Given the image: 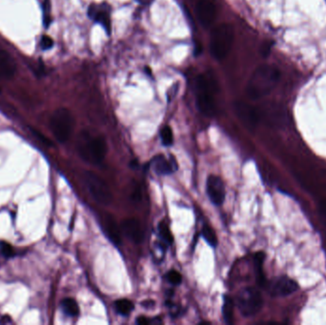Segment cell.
Returning <instances> with one entry per match:
<instances>
[{"label":"cell","mask_w":326,"mask_h":325,"mask_svg":"<svg viewBox=\"0 0 326 325\" xmlns=\"http://www.w3.org/2000/svg\"><path fill=\"white\" fill-rule=\"evenodd\" d=\"M89 17L93 18L95 22L102 25L105 31L111 34V19L109 13L106 10L98 8L96 5H93L88 10Z\"/></svg>","instance_id":"obj_15"},{"label":"cell","mask_w":326,"mask_h":325,"mask_svg":"<svg viewBox=\"0 0 326 325\" xmlns=\"http://www.w3.org/2000/svg\"><path fill=\"white\" fill-rule=\"evenodd\" d=\"M12 323V319L10 316H3L0 319V324L1 325H5V324H11Z\"/></svg>","instance_id":"obj_29"},{"label":"cell","mask_w":326,"mask_h":325,"mask_svg":"<svg viewBox=\"0 0 326 325\" xmlns=\"http://www.w3.org/2000/svg\"><path fill=\"white\" fill-rule=\"evenodd\" d=\"M31 131H32V132H33V134L36 136V138L38 139V140H40L42 143H44V144L46 145H52V143H51V141L49 140L48 138L47 137H45L44 135H42L40 132H38V131H36V130H35V129H33V128H31Z\"/></svg>","instance_id":"obj_27"},{"label":"cell","mask_w":326,"mask_h":325,"mask_svg":"<svg viewBox=\"0 0 326 325\" xmlns=\"http://www.w3.org/2000/svg\"><path fill=\"white\" fill-rule=\"evenodd\" d=\"M201 234H202L203 239L208 242L209 245H211V246H213V247L217 246V235H216L215 231L211 228L210 226L205 225V226L202 228V233H201Z\"/></svg>","instance_id":"obj_22"},{"label":"cell","mask_w":326,"mask_h":325,"mask_svg":"<svg viewBox=\"0 0 326 325\" xmlns=\"http://www.w3.org/2000/svg\"><path fill=\"white\" fill-rule=\"evenodd\" d=\"M77 151L86 162L99 165L107 154V144L103 137L89 136L84 134L78 140Z\"/></svg>","instance_id":"obj_2"},{"label":"cell","mask_w":326,"mask_h":325,"mask_svg":"<svg viewBox=\"0 0 326 325\" xmlns=\"http://www.w3.org/2000/svg\"><path fill=\"white\" fill-rule=\"evenodd\" d=\"M158 236L162 243L170 245L173 243V237L168 226L165 223H160L158 226Z\"/></svg>","instance_id":"obj_21"},{"label":"cell","mask_w":326,"mask_h":325,"mask_svg":"<svg viewBox=\"0 0 326 325\" xmlns=\"http://www.w3.org/2000/svg\"><path fill=\"white\" fill-rule=\"evenodd\" d=\"M51 130L57 140L65 143L71 136L73 128V118L66 108L57 109L51 117Z\"/></svg>","instance_id":"obj_5"},{"label":"cell","mask_w":326,"mask_h":325,"mask_svg":"<svg viewBox=\"0 0 326 325\" xmlns=\"http://www.w3.org/2000/svg\"><path fill=\"white\" fill-rule=\"evenodd\" d=\"M40 46L43 50H49L54 46V40L52 37L48 36H43L41 37Z\"/></svg>","instance_id":"obj_26"},{"label":"cell","mask_w":326,"mask_h":325,"mask_svg":"<svg viewBox=\"0 0 326 325\" xmlns=\"http://www.w3.org/2000/svg\"><path fill=\"white\" fill-rule=\"evenodd\" d=\"M105 229H106V233L108 234L111 241L118 245L121 244V234H120V231L118 229L116 222L114 221V219L112 217H106Z\"/></svg>","instance_id":"obj_16"},{"label":"cell","mask_w":326,"mask_h":325,"mask_svg":"<svg viewBox=\"0 0 326 325\" xmlns=\"http://www.w3.org/2000/svg\"><path fill=\"white\" fill-rule=\"evenodd\" d=\"M149 323H150V321L147 318H145V317H138L137 320H136V324L139 325H148Z\"/></svg>","instance_id":"obj_28"},{"label":"cell","mask_w":326,"mask_h":325,"mask_svg":"<svg viewBox=\"0 0 326 325\" xmlns=\"http://www.w3.org/2000/svg\"><path fill=\"white\" fill-rule=\"evenodd\" d=\"M166 278H167V280L169 281L170 283L173 284V285H179V284H181V281H182V277H181L180 272H178L176 270L169 271L168 274L166 275Z\"/></svg>","instance_id":"obj_25"},{"label":"cell","mask_w":326,"mask_h":325,"mask_svg":"<svg viewBox=\"0 0 326 325\" xmlns=\"http://www.w3.org/2000/svg\"><path fill=\"white\" fill-rule=\"evenodd\" d=\"M0 253L7 259L12 258L15 255L12 246L9 243L5 242V241L0 242Z\"/></svg>","instance_id":"obj_24"},{"label":"cell","mask_w":326,"mask_h":325,"mask_svg":"<svg viewBox=\"0 0 326 325\" xmlns=\"http://www.w3.org/2000/svg\"><path fill=\"white\" fill-rule=\"evenodd\" d=\"M206 190L208 196L213 204H222L225 199V187L224 183L217 176H210L207 179Z\"/></svg>","instance_id":"obj_10"},{"label":"cell","mask_w":326,"mask_h":325,"mask_svg":"<svg viewBox=\"0 0 326 325\" xmlns=\"http://www.w3.org/2000/svg\"><path fill=\"white\" fill-rule=\"evenodd\" d=\"M234 110L239 120L246 126V128L253 130L257 127L260 121V116L253 106L242 101H237L234 103Z\"/></svg>","instance_id":"obj_8"},{"label":"cell","mask_w":326,"mask_h":325,"mask_svg":"<svg viewBox=\"0 0 326 325\" xmlns=\"http://www.w3.org/2000/svg\"><path fill=\"white\" fill-rule=\"evenodd\" d=\"M115 307H116V310L118 313L123 317H126L132 312V310L133 309V304L132 301H129L127 299H121L115 302Z\"/></svg>","instance_id":"obj_18"},{"label":"cell","mask_w":326,"mask_h":325,"mask_svg":"<svg viewBox=\"0 0 326 325\" xmlns=\"http://www.w3.org/2000/svg\"><path fill=\"white\" fill-rule=\"evenodd\" d=\"M222 313H223V319L226 324H232L233 322V313H234V304L232 299L226 296L224 298V303H223V308H222Z\"/></svg>","instance_id":"obj_20"},{"label":"cell","mask_w":326,"mask_h":325,"mask_svg":"<svg viewBox=\"0 0 326 325\" xmlns=\"http://www.w3.org/2000/svg\"><path fill=\"white\" fill-rule=\"evenodd\" d=\"M279 77L280 72L276 66L269 64L259 66L247 82V97L250 99L258 100L268 96L276 88Z\"/></svg>","instance_id":"obj_1"},{"label":"cell","mask_w":326,"mask_h":325,"mask_svg":"<svg viewBox=\"0 0 326 325\" xmlns=\"http://www.w3.org/2000/svg\"><path fill=\"white\" fill-rule=\"evenodd\" d=\"M16 71V65L12 57L5 51L0 50V77L10 78Z\"/></svg>","instance_id":"obj_14"},{"label":"cell","mask_w":326,"mask_h":325,"mask_svg":"<svg viewBox=\"0 0 326 325\" xmlns=\"http://www.w3.org/2000/svg\"><path fill=\"white\" fill-rule=\"evenodd\" d=\"M121 230L125 237L133 242L140 243L143 240V232L138 220L134 218H127L122 221Z\"/></svg>","instance_id":"obj_12"},{"label":"cell","mask_w":326,"mask_h":325,"mask_svg":"<svg viewBox=\"0 0 326 325\" xmlns=\"http://www.w3.org/2000/svg\"><path fill=\"white\" fill-rule=\"evenodd\" d=\"M152 166L158 175H169L178 170V164L174 157H170V159H167L164 156L155 157Z\"/></svg>","instance_id":"obj_13"},{"label":"cell","mask_w":326,"mask_h":325,"mask_svg":"<svg viewBox=\"0 0 326 325\" xmlns=\"http://www.w3.org/2000/svg\"><path fill=\"white\" fill-rule=\"evenodd\" d=\"M61 308L63 312L69 317H76L79 314L78 304L72 298H66L61 301Z\"/></svg>","instance_id":"obj_17"},{"label":"cell","mask_w":326,"mask_h":325,"mask_svg":"<svg viewBox=\"0 0 326 325\" xmlns=\"http://www.w3.org/2000/svg\"><path fill=\"white\" fill-rule=\"evenodd\" d=\"M262 261H263V255L261 253L257 254L255 256V271H256L257 280L261 285H263L265 281L262 273Z\"/></svg>","instance_id":"obj_19"},{"label":"cell","mask_w":326,"mask_h":325,"mask_svg":"<svg viewBox=\"0 0 326 325\" xmlns=\"http://www.w3.org/2000/svg\"><path fill=\"white\" fill-rule=\"evenodd\" d=\"M84 183L93 199L102 206H108L113 201V194L108 184L93 172H85Z\"/></svg>","instance_id":"obj_6"},{"label":"cell","mask_w":326,"mask_h":325,"mask_svg":"<svg viewBox=\"0 0 326 325\" xmlns=\"http://www.w3.org/2000/svg\"><path fill=\"white\" fill-rule=\"evenodd\" d=\"M237 304L243 317L251 318L261 311L263 305V300L261 292L257 288L246 287L239 293Z\"/></svg>","instance_id":"obj_7"},{"label":"cell","mask_w":326,"mask_h":325,"mask_svg":"<svg viewBox=\"0 0 326 325\" xmlns=\"http://www.w3.org/2000/svg\"><path fill=\"white\" fill-rule=\"evenodd\" d=\"M321 215H322V217H324V219L326 220V201L322 202V204H321Z\"/></svg>","instance_id":"obj_30"},{"label":"cell","mask_w":326,"mask_h":325,"mask_svg":"<svg viewBox=\"0 0 326 325\" xmlns=\"http://www.w3.org/2000/svg\"><path fill=\"white\" fill-rule=\"evenodd\" d=\"M234 41V30L228 23L215 28L210 37V52L214 59L221 61L229 54Z\"/></svg>","instance_id":"obj_3"},{"label":"cell","mask_w":326,"mask_h":325,"mask_svg":"<svg viewBox=\"0 0 326 325\" xmlns=\"http://www.w3.org/2000/svg\"><path fill=\"white\" fill-rule=\"evenodd\" d=\"M136 2H138L139 4H141V5H149V4H151L154 0H135Z\"/></svg>","instance_id":"obj_31"},{"label":"cell","mask_w":326,"mask_h":325,"mask_svg":"<svg viewBox=\"0 0 326 325\" xmlns=\"http://www.w3.org/2000/svg\"><path fill=\"white\" fill-rule=\"evenodd\" d=\"M160 138L162 141V144L164 146H171L174 141V135L173 131L169 126H165L160 131Z\"/></svg>","instance_id":"obj_23"},{"label":"cell","mask_w":326,"mask_h":325,"mask_svg":"<svg viewBox=\"0 0 326 325\" xmlns=\"http://www.w3.org/2000/svg\"><path fill=\"white\" fill-rule=\"evenodd\" d=\"M298 284L288 277H278L268 285V292L272 297H287L298 290Z\"/></svg>","instance_id":"obj_9"},{"label":"cell","mask_w":326,"mask_h":325,"mask_svg":"<svg viewBox=\"0 0 326 325\" xmlns=\"http://www.w3.org/2000/svg\"><path fill=\"white\" fill-rule=\"evenodd\" d=\"M196 106L200 113L206 117H213L216 112L214 100L215 82L213 79L204 74H200L196 78Z\"/></svg>","instance_id":"obj_4"},{"label":"cell","mask_w":326,"mask_h":325,"mask_svg":"<svg viewBox=\"0 0 326 325\" xmlns=\"http://www.w3.org/2000/svg\"><path fill=\"white\" fill-rule=\"evenodd\" d=\"M216 6L212 0H199L196 7V13L200 24L209 27L216 18Z\"/></svg>","instance_id":"obj_11"}]
</instances>
